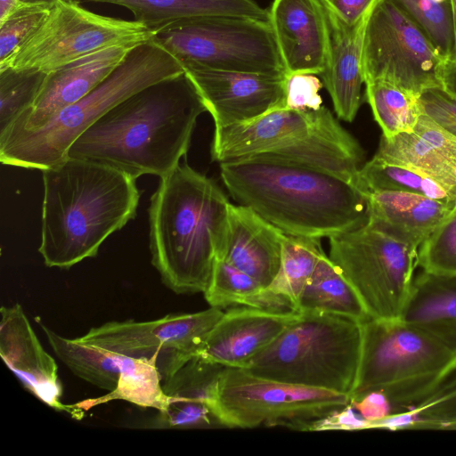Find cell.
<instances>
[{"mask_svg":"<svg viewBox=\"0 0 456 456\" xmlns=\"http://www.w3.org/2000/svg\"><path fill=\"white\" fill-rule=\"evenodd\" d=\"M450 4L453 31V49L452 57L448 62L456 63V0H450Z\"/></svg>","mask_w":456,"mask_h":456,"instance_id":"46","label":"cell"},{"mask_svg":"<svg viewBox=\"0 0 456 456\" xmlns=\"http://www.w3.org/2000/svg\"><path fill=\"white\" fill-rule=\"evenodd\" d=\"M225 367L195 355L162 382L167 406L158 411L153 428H224L216 409L217 386Z\"/></svg>","mask_w":456,"mask_h":456,"instance_id":"20","label":"cell"},{"mask_svg":"<svg viewBox=\"0 0 456 456\" xmlns=\"http://www.w3.org/2000/svg\"><path fill=\"white\" fill-rule=\"evenodd\" d=\"M444 86L456 95V63L447 62L444 73Z\"/></svg>","mask_w":456,"mask_h":456,"instance_id":"44","label":"cell"},{"mask_svg":"<svg viewBox=\"0 0 456 456\" xmlns=\"http://www.w3.org/2000/svg\"><path fill=\"white\" fill-rule=\"evenodd\" d=\"M298 313L233 307L224 313L197 355L224 367L244 368L276 339Z\"/></svg>","mask_w":456,"mask_h":456,"instance_id":"19","label":"cell"},{"mask_svg":"<svg viewBox=\"0 0 456 456\" xmlns=\"http://www.w3.org/2000/svg\"><path fill=\"white\" fill-rule=\"evenodd\" d=\"M427 33L449 61L453 49L450 0H394Z\"/></svg>","mask_w":456,"mask_h":456,"instance_id":"36","label":"cell"},{"mask_svg":"<svg viewBox=\"0 0 456 456\" xmlns=\"http://www.w3.org/2000/svg\"><path fill=\"white\" fill-rule=\"evenodd\" d=\"M211 156L219 163L256 157L300 164L355 183L364 151L322 105L315 110L278 108L250 121L215 127Z\"/></svg>","mask_w":456,"mask_h":456,"instance_id":"5","label":"cell"},{"mask_svg":"<svg viewBox=\"0 0 456 456\" xmlns=\"http://www.w3.org/2000/svg\"><path fill=\"white\" fill-rule=\"evenodd\" d=\"M22 4H46L53 5L61 0H20Z\"/></svg>","mask_w":456,"mask_h":456,"instance_id":"47","label":"cell"},{"mask_svg":"<svg viewBox=\"0 0 456 456\" xmlns=\"http://www.w3.org/2000/svg\"><path fill=\"white\" fill-rule=\"evenodd\" d=\"M368 224L418 249L456 203L400 191L364 192Z\"/></svg>","mask_w":456,"mask_h":456,"instance_id":"24","label":"cell"},{"mask_svg":"<svg viewBox=\"0 0 456 456\" xmlns=\"http://www.w3.org/2000/svg\"><path fill=\"white\" fill-rule=\"evenodd\" d=\"M229 201L187 163L160 177L149 208L151 263L177 294L204 293L227 235Z\"/></svg>","mask_w":456,"mask_h":456,"instance_id":"4","label":"cell"},{"mask_svg":"<svg viewBox=\"0 0 456 456\" xmlns=\"http://www.w3.org/2000/svg\"><path fill=\"white\" fill-rule=\"evenodd\" d=\"M364 84L366 101L383 136L390 138L415 126L422 114L419 95L385 80Z\"/></svg>","mask_w":456,"mask_h":456,"instance_id":"33","label":"cell"},{"mask_svg":"<svg viewBox=\"0 0 456 456\" xmlns=\"http://www.w3.org/2000/svg\"><path fill=\"white\" fill-rule=\"evenodd\" d=\"M52 5L22 4L0 20V64L39 28Z\"/></svg>","mask_w":456,"mask_h":456,"instance_id":"38","label":"cell"},{"mask_svg":"<svg viewBox=\"0 0 456 456\" xmlns=\"http://www.w3.org/2000/svg\"><path fill=\"white\" fill-rule=\"evenodd\" d=\"M37 322L57 357L76 376L109 392L117 387L125 355L84 343L78 338L62 337L46 327L39 318Z\"/></svg>","mask_w":456,"mask_h":456,"instance_id":"29","label":"cell"},{"mask_svg":"<svg viewBox=\"0 0 456 456\" xmlns=\"http://www.w3.org/2000/svg\"><path fill=\"white\" fill-rule=\"evenodd\" d=\"M362 323L321 312L297 317L244 368L256 376L351 395L358 372Z\"/></svg>","mask_w":456,"mask_h":456,"instance_id":"8","label":"cell"},{"mask_svg":"<svg viewBox=\"0 0 456 456\" xmlns=\"http://www.w3.org/2000/svg\"><path fill=\"white\" fill-rule=\"evenodd\" d=\"M350 395L256 376L225 367L216 409L224 428L285 427L311 431L314 422L346 406Z\"/></svg>","mask_w":456,"mask_h":456,"instance_id":"10","label":"cell"},{"mask_svg":"<svg viewBox=\"0 0 456 456\" xmlns=\"http://www.w3.org/2000/svg\"><path fill=\"white\" fill-rule=\"evenodd\" d=\"M270 24L287 74L321 75L329 47V27L320 0H273Z\"/></svg>","mask_w":456,"mask_h":456,"instance_id":"18","label":"cell"},{"mask_svg":"<svg viewBox=\"0 0 456 456\" xmlns=\"http://www.w3.org/2000/svg\"><path fill=\"white\" fill-rule=\"evenodd\" d=\"M0 354L22 386L42 403L76 419L84 417V410L61 403L58 366L42 346L19 304L1 307Z\"/></svg>","mask_w":456,"mask_h":456,"instance_id":"16","label":"cell"},{"mask_svg":"<svg viewBox=\"0 0 456 456\" xmlns=\"http://www.w3.org/2000/svg\"><path fill=\"white\" fill-rule=\"evenodd\" d=\"M350 404L370 424L393 413L392 403L384 393L378 390L351 398Z\"/></svg>","mask_w":456,"mask_h":456,"instance_id":"42","label":"cell"},{"mask_svg":"<svg viewBox=\"0 0 456 456\" xmlns=\"http://www.w3.org/2000/svg\"><path fill=\"white\" fill-rule=\"evenodd\" d=\"M183 72L180 61L153 38L141 42L94 90L42 127L1 134L0 161L46 169L66 159L72 143L112 107L148 86Z\"/></svg>","mask_w":456,"mask_h":456,"instance_id":"6","label":"cell"},{"mask_svg":"<svg viewBox=\"0 0 456 456\" xmlns=\"http://www.w3.org/2000/svg\"><path fill=\"white\" fill-rule=\"evenodd\" d=\"M419 100L422 113L456 136V95L443 86L423 91Z\"/></svg>","mask_w":456,"mask_h":456,"instance_id":"40","label":"cell"},{"mask_svg":"<svg viewBox=\"0 0 456 456\" xmlns=\"http://www.w3.org/2000/svg\"><path fill=\"white\" fill-rule=\"evenodd\" d=\"M447 61L421 27L394 0H378L364 32V83L385 80L417 95L444 86Z\"/></svg>","mask_w":456,"mask_h":456,"instance_id":"12","label":"cell"},{"mask_svg":"<svg viewBox=\"0 0 456 456\" xmlns=\"http://www.w3.org/2000/svg\"><path fill=\"white\" fill-rule=\"evenodd\" d=\"M355 185L363 193L400 191L456 203V189L447 188L423 174L375 155L359 169Z\"/></svg>","mask_w":456,"mask_h":456,"instance_id":"32","label":"cell"},{"mask_svg":"<svg viewBox=\"0 0 456 456\" xmlns=\"http://www.w3.org/2000/svg\"><path fill=\"white\" fill-rule=\"evenodd\" d=\"M204 296L210 306L221 309L243 305L280 313L297 312L288 298L221 258L216 261Z\"/></svg>","mask_w":456,"mask_h":456,"instance_id":"28","label":"cell"},{"mask_svg":"<svg viewBox=\"0 0 456 456\" xmlns=\"http://www.w3.org/2000/svg\"><path fill=\"white\" fill-rule=\"evenodd\" d=\"M284 235L252 208L231 203L227 235L218 258L269 287L281 267Z\"/></svg>","mask_w":456,"mask_h":456,"instance_id":"22","label":"cell"},{"mask_svg":"<svg viewBox=\"0 0 456 456\" xmlns=\"http://www.w3.org/2000/svg\"><path fill=\"white\" fill-rule=\"evenodd\" d=\"M205 111L183 72L112 107L72 143L67 157L97 162L134 179L161 177L186 156L197 119Z\"/></svg>","mask_w":456,"mask_h":456,"instance_id":"1","label":"cell"},{"mask_svg":"<svg viewBox=\"0 0 456 456\" xmlns=\"http://www.w3.org/2000/svg\"><path fill=\"white\" fill-rule=\"evenodd\" d=\"M322 83L317 75L294 73L285 79L286 107L297 110H315L322 106L319 94Z\"/></svg>","mask_w":456,"mask_h":456,"instance_id":"39","label":"cell"},{"mask_svg":"<svg viewBox=\"0 0 456 456\" xmlns=\"http://www.w3.org/2000/svg\"><path fill=\"white\" fill-rule=\"evenodd\" d=\"M157 30L135 20L97 14L75 0H61L52 5L39 28L0 69L50 72L110 45L147 41Z\"/></svg>","mask_w":456,"mask_h":456,"instance_id":"13","label":"cell"},{"mask_svg":"<svg viewBox=\"0 0 456 456\" xmlns=\"http://www.w3.org/2000/svg\"><path fill=\"white\" fill-rule=\"evenodd\" d=\"M330 258L371 319H399L411 295L415 249L368 224L329 238Z\"/></svg>","mask_w":456,"mask_h":456,"instance_id":"11","label":"cell"},{"mask_svg":"<svg viewBox=\"0 0 456 456\" xmlns=\"http://www.w3.org/2000/svg\"><path fill=\"white\" fill-rule=\"evenodd\" d=\"M20 4L22 3L20 0H0V20Z\"/></svg>","mask_w":456,"mask_h":456,"instance_id":"45","label":"cell"},{"mask_svg":"<svg viewBox=\"0 0 456 456\" xmlns=\"http://www.w3.org/2000/svg\"><path fill=\"white\" fill-rule=\"evenodd\" d=\"M297 312H321L363 323L371 319L349 281L323 253L306 282Z\"/></svg>","mask_w":456,"mask_h":456,"instance_id":"27","label":"cell"},{"mask_svg":"<svg viewBox=\"0 0 456 456\" xmlns=\"http://www.w3.org/2000/svg\"><path fill=\"white\" fill-rule=\"evenodd\" d=\"M224 313L210 306L196 313L169 314L153 321H112L90 329L78 338L125 356L153 360L163 382L198 354Z\"/></svg>","mask_w":456,"mask_h":456,"instance_id":"14","label":"cell"},{"mask_svg":"<svg viewBox=\"0 0 456 456\" xmlns=\"http://www.w3.org/2000/svg\"><path fill=\"white\" fill-rule=\"evenodd\" d=\"M377 0H320L324 8L342 22L357 24L370 10Z\"/></svg>","mask_w":456,"mask_h":456,"instance_id":"43","label":"cell"},{"mask_svg":"<svg viewBox=\"0 0 456 456\" xmlns=\"http://www.w3.org/2000/svg\"><path fill=\"white\" fill-rule=\"evenodd\" d=\"M401 319L426 327L456 345V276L421 271L414 277Z\"/></svg>","mask_w":456,"mask_h":456,"instance_id":"26","label":"cell"},{"mask_svg":"<svg viewBox=\"0 0 456 456\" xmlns=\"http://www.w3.org/2000/svg\"><path fill=\"white\" fill-rule=\"evenodd\" d=\"M137 44L110 45L47 72L33 106L24 111L6 131L42 127L61 110L94 90Z\"/></svg>","mask_w":456,"mask_h":456,"instance_id":"17","label":"cell"},{"mask_svg":"<svg viewBox=\"0 0 456 456\" xmlns=\"http://www.w3.org/2000/svg\"><path fill=\"white\" fill-rule=\"evenodd\" d=\"M115 400H123L143 408L163 410L167 398L153 360L126 356L117 387L99 397L74 403L85 411Z\"/></svg>","mask_w":456,"mask_h":456,"instance_id":"31","label":"cell"},{"mask_svg":"<svg viewBox=\"0 0 456 456\" xmlns=\"http://www.w3.org/2000/svg\"><path fill=\"white\" fill-rule=\"evenodd\" d=\"M364 419L350 403L314 423L311 431L369 429Z\"/></svg>","mask_w":456,"mask_h":456,"instance_id":"41","label":"cell"},{"mask_svg":"<svg viewBox=\"0 0 456 456\" xmlns=\"http://www.w3.org/2000/svg\"><path fill=\"white\" fill-rule=\"evenodd\" d=\"M456 371V345L421 325L399 319L362 323L357 377L350 398L381 391L393 413L420 402Z\"/></svg>","mask_w":456,"mask_h":456,"instance_id":"7","label":"cell"},{"mask_svg":"<svg viewBox=\"0 0 456 456\" xmlns=\"http://www.w3.org/2000/svg\"><path fill=\"white\" fill-rule=\"evenodd\" d=\"M370 429L456 430V371L423 400L371 422Z\"/></svg>","mask_w":456,"mask_h":456,"instance_id":"30","label":"cell"},{"mask_svg":"<svg viewBox=\"0 0 456 456\" xmlns=\"http://www.w3.org/2000/svg\"><path fill=\"white\" fill-rule=\"evenodd\" d=\"M125 7L134 20L152 30L183 19L208 16H239L270 23L269 10L254 0H75Z\"/></svg>","mask_w":456,"mask_h":456,"instance_id":"25","label":"cell"},{"mask_svg":"<svg viewBox=\"0 0 456 456\" xmlns=\"http://www.w3.org/2000/svg\"><path fill=\"white\" fill-rule=\"evenodd\" d=\"M417 265L428 273L456 276V204L419 247Z\"/></svg>","mask_w":456,"mask_h":456,"instance_id":"37","label":"cell"},{"mask_svg":"<svg viewBox=\"0 0 456 456\" xmlns=\"http://www.w3.org/2000/svg\"><path fill=\"white\" fill-rule=\"evenodd\" d=\"M375 4L353 26L342 22L324 8L329 27V47L325 67L320 76L338 118L346 122L354 119L362 102V86L364 84L362 69L363 38Z\"/></svg>","mask_w":456,"mask_h":456,"instance_id":"21","label":"cell"},{"mask_svg":"<svg viewBox=\"0 0 456 456\" xmlns=\"http://www.w3.org/2000/svg\"><path fill=\"white\" fill-rule=\"evenodd\" d=\"M46 75L35 69H0V134L33 106Z\"/></svg>","mask_w":456,"mask_h":456,"instance_id":"35","label":"cell"},{"mask_svg":"<svg viewBox=\"0 0 456 456\" xmlns=\"http://www.w3.org/2000/svg\"><path fill=\"white\" fill-rule=\"evenodd\" d=\"M215 122V127L255 119L286 107L284 77L214 69L180 61Z\"/></svg>","mask_w":456,"mask_h":456,"instance_id":"15","label":"cell"},{"mask_svg":"<svg viewBox=\"0 0 456 456\" xmlns=\"http://www.w3.org/2000/svg\"><path fill=\"white\" fill-rule=\"evenodd\" d=\"M220 170L236 202L285 234L330 238L368 223L364 193L334 173L256 157L222 162Z\"/></svg>","mask_w":456,"mask_h":456,"instance_id":"2","label":"cell"},{"mask_svg":"<svg viewBox=\"0 0 456 456\" xmlns=\"http://www.w3.org/2000/svg\"><path fill=\"white\" fill-rule=\"evenodd\" d=\"M153 40L179 61L237 72L288 76L269 22L239 16L178 20Z\"/></svg>","mask_w":456,"mask_h":456,"instance_id":"9","label":"cell"},{"mask_svg":"<svg viewBox=\"0 0 456 456\" xmlns=\"http://www.w3.org/2000/svg\"><path fill=\"white\" fill-rule=\"evenodd\" d=\"M375 156L456 189V136L424 113L411 131L381 135Z\"/></svg>","mask_w":456,"mask_h":456,"instance_id":"23","label":"cell"},{"mask_svg":"<svg viewBox=\"0 0 456 456\" xmlns=\"http://www.w3.org/2000/svg\"><path fill=\"white\" fill-rule=\"evenodd\" d=\"M42 172L38 251L49 267L68 269L94 257L102 242L136 215V179L124 172L69 157Z\"/></svg>","mask_w":456,"mask_h":456,"instance_id":"3","label":"cell"},{"mask_svg":"<svg viewBox=\"0 0 456 456\" xmlns=\"http://www.w3.org/2000/svg\"><path fill=\"white\" fill-rule=\"evenodd\" d=\"M323 253L321 238L284 235L281 267L269 288L288 298L297 312L300 295Z\"/></svg>","mask_w":456,"mask_h":456,"instance_id":"34","label":"cell"}]
</instances>
